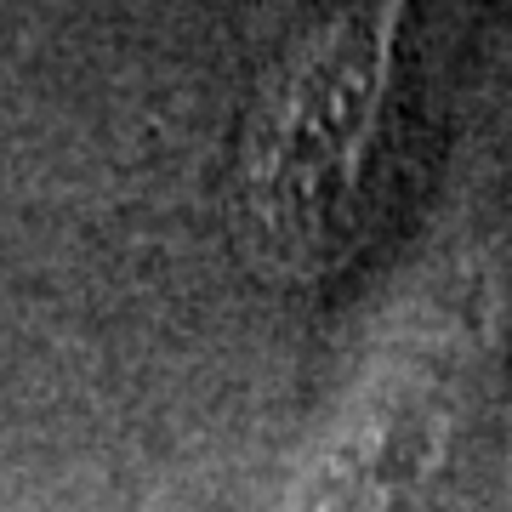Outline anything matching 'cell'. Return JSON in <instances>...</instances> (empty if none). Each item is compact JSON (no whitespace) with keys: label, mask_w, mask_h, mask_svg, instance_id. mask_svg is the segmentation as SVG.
<instances>
[{"label":"cell","mask_w":512,"mask_h":512,"mask_svg":"<svg viewBox=\"0 0 512 512\" xmlns=\"http://www.w3.org/2000/svg\"><path fill=\"white\" fill-rule=\"evenodd\" d=\"M404 0H319L268 74L245 148V217L285 279H330L353 256L382 165Z\"/></svg>","instance_id":"1"}]
</instances>
